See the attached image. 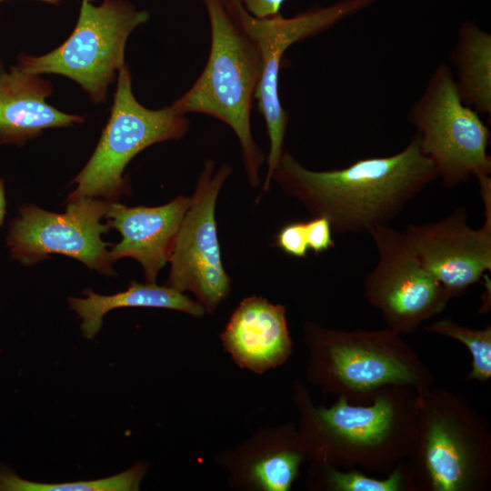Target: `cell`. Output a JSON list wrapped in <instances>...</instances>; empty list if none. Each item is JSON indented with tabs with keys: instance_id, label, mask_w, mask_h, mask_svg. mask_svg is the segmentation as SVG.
<instances>
[{
	"instance_id": "1",
	"label": "cell",
	"mask_w": 491,
	"mask_h": 491,
	"mask_svg": "<svg viewBox=\"0 0 491 491\" xmlns=\"http://www.w3.org/2000/svg\"><path fill=\"white\" fill-rule=\"evenodd\" d=\"M437 178L416 133L394 155L361 158L340 169L310 170L284 152L272 176L313 216L327 218L339 234H370L389 225Z\"/></svg>"
},
{
	"instance_id": "2",
	"label": "cell",
	"mask_w": 491,
	"mask_h": 491,
	"mask_svg": "<svg viewBox=\"0 0 491 491\" xmlns=\"http://www.w3.org/2000/svg\"><path fill=\"white\" fill-rule=\"evenodd\" d=\"M203 1L211 28L208 59L194 85L170 106L179 115L200 113L229 125L248 181L256 186L266 157L253 138L250 115L262 73L261 48L241 0Z\"/></svg>"
},
{
	"instance_id": "3",
	"label": "cell",
	"mask_w": 491,
	"mask_h": 491,
	"mask_svg": "<svg viewBox=\"0 0 491 491\" xmlns=\"http://www.w3.org/2000/svg\"><path fill=\"white\" fill-rule=\"evenodd\" d=\"M418 393L384 387L368 405L343 396L332 406L308 408L306 440L326 466L391 472L412 452L417 433Z\"/></svg>"
},
{
	"instance_id": "4",
	"label": "cell",
	"mask_w": 491,
	"mask_h": 491,
	"mask_svg": "<svg viewBox=\"0 0 491 491\" xmlns=\"http://www.w3.org/2000/svg\"><path fill=\"white\" fill-rule=\"evenodd\" d=\"M404 461L409 491H485L491 482L487 421L456 392L418 396L417 433Z\"/></svg>"
},
{
	"instance_id": "5",
	"label": "cell",
	"mask_w": 491,
	"mask_h": 491,
	"mask_svg": "<svg viewBox=\"0 0 491 491\" xmlns=\"http://www.w3.org/2000/svg\"><path fill=\"white\" fill-rule=\"evenodd\" d=\"M316 379L350 404L368 405L386 386L405 385L427 392L434 376L399 334L380 330H329L306 326Z\"/></svg>"
},
{
	"instance_id": "6",
	"label": "cell",
	"mask_w": 491,
	"mask_h": 491,
	"mask_svg": "<svg viewBox=\"0 0 491 491\" xmlns=\"http://www.w3.org/2000/svg\"><path fill=\"white\" fill-rule=\"evenodd\" d=\"M149 19L124 0H104L99 5L82 1L76 25L68 38L51 52L20 55L18 66L31 74H55L76 82L95 104L106 100L109 85L125 65L130 34Z\"/></svg>"
},
{
	"instance_id": "7",
	"label": "cell",
	"mask_w": 491,
	"mask_h": 491,
	"mask_svg": "<svg viewBox=\"0 0 491 491\" xmlns=\"http://www.w3.org/2000/svg\"><path fill=\"white\" fill-rule=\"evenodd\" d=\"M407 121L416 129L421 151L434 163L446 188L491 174L489 129L458 95L455 74L441 63L413 103Z\"/></svg>"
},
{
	"instance_id": "8",
	"label": "cell",
	"mask_w": 491,
	"mask_h": 491,
	"mask_svg": "<svg viewBox=\"0 0 491 491\" xmlns=\"http://www.w3.org/2000/svg\"><path fill=\"white\" fill-rule=\"evenodd\" d=\"M188 127L185 115L171 106L152 110L136 100L125 64L118 72L107 123L90 159L71 182L76 187L65 202L83 197L116 200L129 190L123 177L127 164L154 144L182 138Z\"/></svg>"
},
{
	"instance_id": "9",
	"label": "cell",
	"mask_w": 491,
	"mask_h": 491,
	"mask_svg": "<svg viewBox=\"0 0 491 491\" xmlns=\"http://www.w3.org/2000/svg\"><path fill=\"white\" fill-rule=\"evenodd\" d=\"M369 235L378 260L364 279L365 297L380 311L387 328L413 333L440 314L453 296L423 266L405 231L389 225Z\"/></svg>"
},
{
	"instance_id": "10",
	"label": "cell",
	"mask_w": 491,
	"mask_h": 491,
	"mask_svg": "<svg viewBox=\"0 0 491 491\" xmlns=\"http://www.w3.org/2000/svg\"><path fill=\"white\" fill-rule=\"evenodd\" d=\"M112 201L83 197L65 202V212L52 213L35 205L24 204L18 215L9 224L5 237L13 259L33 265L60 254L75 258L90 269L104 275H114L113 261L101 235L109 225L105 217Z\"/></svg>"
},
{
	"instance_id": "11",
	"label": "cell",
	"mask_w": 491,
	"mask_h": 491,
	"mask_svg": "<svg viewBox=\"0 0 491 491\" xmlns=\"http://www.w3.org/2000/svg\"><path fill=\"white\" fill-rule=\"evenodd\" d=\"M231 172L227 164L215 169L213 161L205 163L169 259L166 286L192 292L208 312L227 296L231 284L222 263L215 216L218 194Z\"/></svg>"
},
{
	"instance_id": "12",
	"label": "cell",
	"mask_w": 491,
	"mask_h": 491,
	"mask_svg": "<svg viewBox=\"0 0 491 491\" xmlns=\"http://www.w3.org/2000/svg\"><path fill=\"white\" fill-rule=\"evenodd\" d=\"M376 1L341 0L326 7L315 6L290 18H285L280 14L256 18L246 11L247 25L256 37L262 53V73L256 99L258 111L265 119L270 142L264 192L268 191L274 171L284 153L289 119L278 95L279 71L285 52L294 44L326 31Z\"/></svg>"
},
{
	"instance_id": "13",
	"label": "cell",
	"mask_w": 491,
	"mask_h": 491,
	"mask_svg": "<svg viewBox=\"0 0 491 491\" xmlns=\"http://www.w3.org/2000/svg\"><path fill=\"white\" fill-rule=\"evenodd\" d=\"M477 181L485 208L480 228H471L466 208L458 206L438 221L410 225L405 231L423 266L453 297L491 271V178Z\"/></svg>"
},
{
	"instance_id": "14",
	"label": "cell",
	"mask_w": 491,
	"mask_h": 491,
	"mask_svg": "<svg viewBox=\"0 0 491 491\" xmlns=\"http://www.w3.org/2000/svg\"><path fill=\"white\" fill-rule=\"evenodd\" d=\"M190 197L179 195L154 207H129L112 201L105 217L109 227L116 229L121 241L110 252L115 262L124 257L138 261L147 283H155L159 271L169 262Z\"/></svg>"
},
{
	"instance_id": "15",
	"label": "cell",
	"mask_w": 491,
	"mask_h": 491,
	"mask_svg": "<svg viewBox=\"0 0 491 491\" xmlns=\"http://www.w3.org/2000/svg\"><path fill=\"white\" fill-rule=\"evenodd\" d=\"M51 83L22 70L6 71L0 61V144L22 145L48 128L69 127L83 123L78 115L62 112L49 105Z\"/></svg>"
},
{
	"instance_id": "16",
	"label": "cell",
	"mask_w": 491,
	"mask_h": 491,
	"mask_svg": "<svg viewBox=\"0 0 491 491\" xmlns=\"http://www.w3.org/2000/svg\"><path fill=\"white\" fill-rule=\"evenodd\" d=\"M221 338L236 363L255 372L283 364L292 352L286 307L262 297L244 299Z\"/></svg>"
},
{
	"instance_id": "17",
	"label": "cell",
	"mask_w": 491,
	"mask_h": 491,
	"mask_svg": "<svg viewBox=\"0 0 491 491\" xmlns=\"http://www.w3.org/2000/svg\"><path fill=\"white\" fill-rule=\"evenodd\" d=\"M85 298L70 297L69 306L81 318L84 336L92 339L102 326L103 316L109 311L121 307H159L182 311L194 316L204 315V306L167 286L155 283L140 284L133 281L123 292L102 296L90 289L83 292Z\"/></svg>"
},
{
	"instance_id": "18",
	"label": "cell",
	"mask_w": 491,
	"mask_h": 491,
	"mask_svg": "<svg viewBox=\"0 0 491 491\" xmlns=\"http://www.w3.org/2000/svg\"><path fill=\"white\" fill-rule=\"evenodd\" d=\"M450 58L456 69L461 101L479 115H491V35L475 23L464 22Z\"/></svg>"
},
{
	"instance_id": "19",
	"label": "cell",
	"mask_w": 491,
	"mask_h": 491,
	"mask_svg": "<svg viewBox=\"0 0 491 491\" xmlns=\"http://www.w3.org/2000/svg\"><path fill=\"white\" fill-rule=\"evenodd\" d=\"M144 466H135L110 477L70 483H37L0 467V491H132L137 490Z\"/></svg>"
},
{
	"instance_id": "20",
	"label": "cell",
	"mask_w": 491,
	"mask_h": 491,
	"mask_svg": "<svg viewBox=\"0 0 491 491\" xmlns=\"http://www.w3.org/2000/svg\"><path fill=\"white\" fill-rule=\"evenodd\" d=\"M431 334L447 336L466 345L472 356L468 379L486 382L491 377V326L475 329L451 319H441L425 326Z\"/></svg>"
},
{
	"instance_id": "21",
	"label": "cell",
	"mask_w": 491,
	"mask_h": 491,
	"mask_svg": "<svg viewBox=\"0 0 491 491\" xmlns=\"http://www.w3.org/2000/svg\"><path fill=\"white\" fill-rule=\"evenodd\" d=\"M300 451L280 450L258 460L251 471L254 481L265 490H289L303 460Z\"/></svg>"
},
{
	"instance_id": "22",
	"label": "cell",
	"mask_w": 491,
	"mask_h": 491,
	"mask_svg": "<svg viewBox=\"0 0 491 491\" xmlns=\"http://www.w3.org/2000/svg\"><path fill=\"white\" fill-rule=\"evenodd\" d=\"M325 482L333 491H402L407 490L404 461L396 466L385 479L370 477L357 469L340 471L325 468Z\"/></svg>"
},
{
	"instance_id": "23",
	"label": "cell",
	"mask_w": 491,
	"mask_h": 491,
	"mask_svg": "<svg viewBox=\"0 0 491 491\" xmlns=\"http://www.w3.org/2000/svg\"><path fill=\"white\" fill-rule=\"evenodd\" d=\"M276 246L291 256L306 258L309 249L306 222H291L284 225L276 235Z\"/></svg>"
},
{
	"instance_id": "24",
	"label": "cell",
	"mask_w": 491,
	"mask_h": 491,
	"mask_svg": "<svg viewBox=\"0 0 491 491\" xmlns=\"http://www.w3.org/2000/svg\"><path fill=\"white\" fill-rule=\"evenodd\" d=\"M306 229L308 247L316 256L336 246L332 237L333 230L327 218L313 216L310 221L306 222Z\"/></svg>"
},
{
	"instance_id": "25",
	"label": "cell",
	"mask_w": 491,
	"mask_h": 491,
	"mask_svg": "<svg viewBox=\"0 0 491 491\" xmlns=\"http://www.w3.org/2000/svg\"><path fill=\"white\" fill-rule=\"evenodd\" d=\"M246 10L256 18H266L279 15L285 0H241Z\"/></svg>"
},
{
	"instance_id": "26",
	"label": "cell",
	"mask_w": 491,
	"mask_h": 491,
	"mask_svg": "<svg viewBox=\"0 0 491 491\" xmlns=\"http://www.w3.org/2000/svg\"><path fill=\"white\" fill-rule=\"evenodd\" d=\"M6 213V200L5 193V181L0 179V226L3 225Z\"/></svg>"
},
{
	"instance_id": "27",
	"label": "cell",
	"mask_w": 491,
	"mask_h": 491,
	"mask_svg": "<svg viewBox=\"0 0 491 491\" xmlns=\"http://www.w3.org/2000/svg\"><path fill=\"white\" fill-rule=\"evenodd\" d=\"M2 1H5V0H0V2H2ZM37 1H42V2H45V3L50 4V5H58L62 0H37Z\"/></svg>"
},
{
	"instance_id": "28",
	"label": "cell",
	"mask_w": 491,
	"mask_h": 491,
	"mask_svg": "<svg viewBox=\"0 0 491 491\" xmlns=\"http://www.w3.org/2000/svg\"><path fill=\"white\" fill-rule=\"evenodd\" d=\"M85 1H88V2H92V3H93L94 0H85Z\"/></svg>"
}]
</instances>
